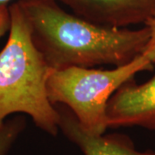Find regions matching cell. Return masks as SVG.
Wrapping results in <instances>:
<instances>
[{
    "label": "cell",
    "mask_w": 155,
    "mask_h": 155,
    "mask_svg": "<svg viewBox=\"0 0 155 155\" xmlns=\"http://www.w3.org/2000/svg\"><path fill=\"white\" fill-rule=\"evenodd\" d=\"M150 29V39L142 53L153 64L155 63V16L146 24Z\"/></svg>",
    "instance_id": "cell-8"
},
{
    "label": "cell",
    "mask_w": 155,
    "mask_h": 155,
    "mask_svg": "<svg viewBox=\"0 0 155 155\" xmlns=\"http://www.w3.org/2000/svg\"><path fill=\"white\" fill-rule=\"evenodd\" d=\"M29 23L34 44L53 69L120 67L140 55L150 29L106 28L61 8L57 0L17 1Z\"/></svg>",
    "instance_id": "cell-1"
},
{
    "label": "cell",
    "mask_w": 155,
    "mask_h": 155,
    "mask_svg": "<svg viewBox=\"0 0 155 155\" xmlns=\"http://www.w3.org/2000/svg\"><path fill=\"white\" fill-rule=\"evenodd\" d=\"M79 17L106 28L147 24L155 16V0H57Z\"/></svg>",
    "instance_id": "cell-5"
},
{
    "label": "cell",
    "mask_w": 155,
    "mask_h": 155,
    "mask_svg": "<svg viewBox=\"0 0 155 155\" xmlns=\"http://www.w3.org/2000/svg\"><path fill=\"white\" fill-rule=\"evenodd\" d=\"M25 127L26 121L22 116L5 120L0 125V155H7Z\"/></svg>",
    "instance_id": "cell-7"
},
{
    "label": "cell",
    "mask_w": 155,
    "mask_h": 155,
    "mask_svg": "<svg viewBox=\"0 0 155 155\" xmlns=\"http://www.w3.org/2000/svg\"><path fill=\"white\" fill-rule=\"evenodd\" d=\"M59 112V128L84 155H155L154 150L136 149L132 139L123 134H93L84 130L72 110L55 105Z\"/></svg>",
    "instance_id": "cell-6"
},
{
    "label": "cell",
    "mask_w": 155,
    "mask_h": 155,
    "mask_svg": "<svg viewBox=\"0 0 155 155\" xmlns=\"http://www.w3.org/2000/svg\"><path fill=\"white\" fill-rule=\"evenodd\" d=\"M106 116L110 128L139 127L155 130V73L143 84H136L134 78L123 84L109 101Z\"/></svg>",
    "instance_id": "cell-4"
},
{
    "label": "cell",
    "mask_w": 155,
    "mask_h": 155,
    "mask_svg": "<svg viewBox=\"0 0 155 155\" xmlns=\"http://www.w3.org/2000/svg\"><path fill=\"white\" fill-rule=\"evenodd\" d=\"M11 26V15L8 5H0V38L9 31Z\"/></svg>",
    "instance_id": "cell-9"
},
{
    "label": "cell",
    "mask_w": 155,
    "mask_h": 155,
    "mask_svg": "<svg viewBox=\"0 0 155 155\" xmlns=\"http://www.w3.org/2000/svg\"><path fill=\"white\" fill-rule=\"evenodd\" d=\"M22 0H0V5H8L9 3H14Z\"/></svg>",
    "instance_id": "cell-10"
},
{
    "label": "cell",
    "mask_w": 155,
    "mask_h": 155,
    "mask_svg": "<svg viewBox=\"0 0 155 155\" xmlns=\"http://www.w3.org/2000/svg\"><path fill=\"white\" fill-rule=\"evenodd\" d=\"M9 10V37L0 51V125L12 114L23 113L38 128L57 136L60 116L47 91L53 68L34 44L29 23L19 3H12Z\"/></svg>",
    "instance_id": "cell-2"
},
{
    "label": "cell",
    "mask_w": 155,
    "mask_h": 155,
    "mask_svg": "<svg viewBox=\"0 0 155 155\" xmlns=\"http://www.w3.org/2000/svg\"><path fill=\"white\" fill-rule=\"evenodd\" d=\"M153 66L141 54L110 70L78 67L53 69L47 82L48 96L54 105L68 107L84 130L103 134L108 128L106 110L112 95L137 72L153 70Z\"/></svg>",
    "instance_id": "cell-3"
}]
</instances>
